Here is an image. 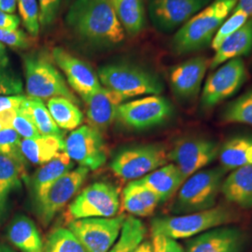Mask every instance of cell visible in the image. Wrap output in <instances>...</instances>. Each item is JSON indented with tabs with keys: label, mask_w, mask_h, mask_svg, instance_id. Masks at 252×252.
<instances>
[{
	"label": "cell",
	"mask_w": 252,
	"mask_h": 252,
	"mask_svg": "<svg viewBox=\"0 0 252 252\" xmlns=\"http://www.w3.org/2000/svg\"><path fill=\"white\" fill-rule=\"evenodd\" d=\"M23 63L28 97L40 100L63 97L76 105L80 104L56 68L52 54L44 50H35L23 55Z\"/></svg>",
	"instance_id": "3"
},
{
	"label": "cell",
	"mask_w": 252,
	"mask_h": 252,
	"mask_svg": "<svg viewBox=\"0 0 252 252\" xmlns=\"http://www.w3.org/2000/svg\"><path fill=\"white\" fill-rule=\"evenodd\" d=\"M33 38L22 29H1L0 43L13 49L27 50L33 46Z\"/></svg>",
	"instance_id": "39"
},
{
	"label": "cell",
	"mask_w": 252,
	"mask_h": 252,
	"mask_svg": "<svg viewBox=\"0 0 252 252\" xmlns=\"http://www.w3.org/2000/svg\"><path fill=\"white\" fill-rule=\"evenodd\" d=\"M63 137L54 135H39L36 138L22 140V152L26 159L36 164L50 162L63 152Z\"/></svg>",
	"instance_id": "27"
},
{
	"label": "cell",
	"mask_w": 252,
	"mask_h": 252,
	"mask_svg": "<svg viewBox=\"0 0 252 252\" xmlns=\"http://www.w3.org/2000/svg\"><path fill=\"white\" fill-rule=\"evenodd\" d=\"M52 57L63 71L67 83L86 101L102 87L97 74L90 64L61 47H54Z\"/></svg>",
	"instance_id": "16"
},
{
	"label": "cell",
	"mask_w": 252,
	"mask_h": 252,
	"mask_svg": "<svg viewBox=\"0 0 252 252\" xmlns=\"http://www.w3.org/2000/svg\"><path fill=\"white\" fill-rule=\"evenodd\" d=\"M120 207L117 188L108 182H95L83 189L68 207L74 220L112 218Z\"/></svg>",
	"instance_id": "10"
},
{
	"label": "cell",
	"mask_w": 252,
	"mask_h": 252,
	"mask_svg": "<svg viewBox=\"0 0 252 252\" xmlns=\"http://www.w3.org/2000/svg\"><path fill=\"white\" fill-rule=\"evenodd\" d=\"M133 252H153V245L149 241H142Z\"/></svg>",
	"instance_id": "48"
},
{
	"label": "cell",
	"mask_w": 252,
	"mask_h": 252,
	"mask_svg": "<svg viewBox=\"0 0 252 252\" xmlns=\"http://www.w3.org/2000/svg\"><path fill=\"white\" fill-rule=\"evenodd\" d=\"M235 220L234 212L222 206L210 209L173 217L153 219L151 224L153 235L162 234L174 240L189 238L208 230L230 224Z\"/></svg>",
	"instance_id": "5"
},
{
	"label": "cell",
	"mask_w": 252,
	"mask_h": 252,
	"mask_svg": "<svg viewBox=\"0 0 252 252\" xmlns=\"http://www.w3.org/2000/svg\"><path fill=\"white\" fill-rule=\"evenodd\" d=\"M0 130H1V125H0Z\"/></svg>",
	"instance_id": "51"
},
{
	"label": "cell",
	"mask_w": 252,
	"mask_h": 252,
	"mask_svg": "<svg viewBox=\"0 0 252 252\" xmlns=\"http://www.w3.org/2000/svg\"><path fill=\"white\" fill-rule=\"evenodd\" d=\"M16 111L17 109H9L0 112L1 128H12V123L16 116Z\"/></svg>",
	"instance_id": "45"
},
{
	"label": "cell",
	"mask_w": 252,
	"mask_h": 252,
	"mask_svg": "<svg viewBox=\"0 0 252 252\" xmlns=\"http://www.w3.org/2000/svg\"><path fill=\"white\" fill-rule=\"evenodd\" d=\"M21 19L15 14H9L0 9V28L1 29H17Z\"/></svg>",
	"instance_id": "44"
},
{
	"label": "cell",
	"mask_w": 252,
	"mask_h": 252,
	"mask_svg": "<svg viewBox=\"0 0 252 252\" xmlns=\"http://www.w3.org/2000/svg\"><path fill=\"white\" fill-rule=\"evenodd\" d=\"M116 16L126 31L131 36H137L146 26L144 0H111Z\"/></svg>",
	"instance_id": "28"
},
{
	"label": "cell",
	"mask_w": 252,
	"mask_h": 252,
	"mask_svg": "<svg viewBox=\"0 0 252 252\" xmlns=\"http://www.w3.org/2000/svg\"><path fill=\"white\" fill-rule=\"evenodd\" d=\"M236 3L237 0H212L176 32L171 40L172 52L187 55L210 45Z\"/></svg>",
	"instance_id": "2"
},
{
	"label": "cell",
	"mask_w": 252,
	"mask_h": 252,
	"mask_svg": "<svg viewBox=\"0 0 252 252\" xmlns=\"http://www.w3.org/2000/svg\"><path fill=\"white\" fill-rule=\"evenodd\" d=\"M26 169L9 158L0 155V220L7 212L9 195L21 188Z\"/></svg>",
	"instance_id": "29"
},
{
	"label": "cell",
	"mask_w": 252,
	"mask_h": 252,
	"mask_svg": "<svg viewBox=\"0 0 252 252\" xmlns=\"http://www.w3.org/2000/svg\"><path fill=\"white\" fill-rule=\"evenodd\" d=\"M21 108L31 118L40 135L63 137L62 130L54 123V119L42 100L27 96Z\"/></svg>",
	"instance_id": "31"
},
{
	"label": "cell",
	"mask_w": 252,
	"mask_h": 252,
	"mask_svg": "<svg viewBox=\"0 0 252 252\" xmlns=\"http://www.w3.org/2000/svg\"><path fill=\"white\" fill-rule=\"evenodd\" d=\"M167 160L168 154L162 145H138L118 153L110 168L122 180H140L166 164Z\"/></svg>",
	"instance_id": "7"
},
{
	"label": "cell",
	"mask_w": 252,
	"mask_h": 252,
	"mask_svg": "<svg viewBox=\"0 0 252 252\" xmlns=\"http://www.w3.org/2000/svg\"><path fill=\"white\" fill-rule=\"evenodd\" d=\"M17 7L20 18L27 33L32 37H36L40 30L37 0H17Z\"/></svg>",
	"instance_id": "37"
},
{
	"label": "cell",
	"mask_w": 252,
	"mask_h": 252,
	"mask_svg": "<svg viewBox=\"0 0 252 252\" xmlns=\"http://www.w3.org/2000/svg\"><path fill=\"white\" fill-rule=\"evenodd\" d=\"M147 229L143 222L134 217L126 218L120 237L108 252H133L144 240Z\"/></svg>",
	"instance_id": "32"
},
{
	"label": "cell",
	"mask_w": 252,
	"mask_h": 252,
	"mask_svg": "<svg viewBox=\"0 0 252 252\" xmlns=\"http://www.w3.org/2000/svg\"><path fill=\"white\" fill-rule=\"evenodd\" d=\"M65 1H66V2H70V1H74V0H65Z\"/></svg>",
	"instance_id": "50"
},
{
	"label": "cell",
	"mask_w": 252,
	"mask_h": 252,
	"mask_svg": "<svg viewBox=\"0 0 252 252\" xmlns=\"http://www.w3.org/2000/svg\"><path fill=\"white\" fill-rule=\"evenodd\" d=\"M0 252H15L5 244L0 243Z\"/></svg>",
	"instance_id": "49"
},
{
	"label": "cell",
	"mask_w": 252,
	"mask_h": 252,
	"mask_svg": "<svg viewBox=\"0 0 252 252\" xmlns=\"http://www.w3.org/2000/svg\"><path fill=\"white\" fill-rule=\"evenodd\" d=\"M252 51V18H251L233 35L227 37L217 49L216 53L209 63V67L216 69L230 60L249 55Z\"/></svg>",
	"instance_id": "20"
},
{
	"label": "cell",
	"mask_w": 252,
	"mask_h": 252,
	"mask_svg": "<svg viewBox=\"0 0 252 252\" xmlns=\"http://www.w3.org/2000/svg\"><path fill=\"white\" fill-rule=\"evenodd\" d=\"M208 65L205 56H195L174 65L169 71V81L175 95L184 101L196 98Z\"/></svg>",
	"instance_id": "17"
},
{
	"label": "cell",
	"mask_w": 252,
	"mask_h": 252,
	"mask_svg": "<svg viewBox=\"0 0 252 252\" xmlns=\"http://www.w3.org/2000/svg\"><path fill=\"white\" fill-rule=\"evenodd\" d=\"M219 152L220 146L214 140L196 137L184 138L175 144L168 154V159L173 161L186 180L215 161Z\"/></svg>",
	"instance_id": "12"
},
{
	"label": "cell",
	"mask_w": 252,
	"mask_h": 252,
	"mask_svg": "<svg viewBox=\"0 0 252 252\" xmlns=\"http://www.w3.org/2000/svg\"><path fill=\"white\" fill-rule=\"evenodd\" d=\"M101 85L126 100L140 95H159L163 91L160 78L144 66L127 61L104 64L97 73Z\"/></svg>",
	"instance_id": "4"
},
{
	"label": "cell",
	"mask_w": 252,
	"mask_h": 252,
	"mask_svg": "<svg viewBox=\"0 0 252 252\" xmlns=\"http://www.w3.org/2000/svg\"><path fill=\"white\" fill-rule=\"evenodd\" d=\"M39 9V25L48 28L54 25L61 8L62 0H37Z\"/></svg>",
	"instance_id": "41"
},
{
	"label": "cell",
	"mask_w": 252,
	"mask_h": 252,
	"mask_svg": "<svg viewBox=\"0 0 252 252\" xmlns=\"http://www.w3.org/2000/svg\"><path fill=\"white\" fill-rule=\"evenodd\" d=\"M23 89V81L11 65L6 46L0 43V94H21Z\"/></svg>",
	"instance_id": "33"
},
{
	"label": "cell",
	"mask_w": 252,
	"mask_h": 252,
	"mask_svg": "<svg viewBox=\"0 0 252 252\" xmlns=\"http://www.w3.org/2000/svg\"><path fill=\"white\" fill-rule=\"evenodd\" d=\"M139 181L153 191L162 203L176 193L185 180L178 167L174 163H170L151 172Z\"/></svg>",
	"instance_id": "23"
},
{
	"label": "cell",
	"mask_w": 252,
	"mask_h": 252,
	"mask_svg": "<svg viewBox=\"0 0 252 252\" xmlns=\"http://www.w3.org/2000/svg\"><path fill=\"white\" fill-rule=\"evenodd\" d=\"M125 215L112 218H88L75 220L68 229L87 252H108L114 246L126 221Z\"/></svg>",
	"instance_id": "9"
},
{
	"label": "cell",
	"mask_w": 252,
	"mask_h": 252,
	"mask_svg": "<svg viewBox=\"0 0 252 252\" xmlns=\"http://www.w3.org/2000/svg\"><path fill=\"white\" fill-rule=\"evenodd\" d=\"M27 96L23 94L2 95L0 94V112L9 109H18L26 101Z\"/></svg>",
	"instance_id": "43"
},
{
	"label": "cell",
	"mask_w": 252,
	"mask_h": 252,
	"mask_svg": "<svg viewBox=\"0 0 252 252\" xmlns=\"http://www.w3.org/2000/svg\"><path fill=\"white\" fill-rule=\"evenodd\" d=\"M63 152L82 167L96 170L107 161L106 147L99 131L92 126L75 129L64 140Z\"/></svg>",
	"instance_id": "14"
},
{
	"label": "cell",
	"mask_w": 252,
	"mask_h": 252,
	"mask_svg": "<svg viewBox=\"0 0 252 252\" xmlns=\"http://www.w3.org/2000/svg\"><path fill=\"white\" fill-rule=\"evenodd\" d=\"M123 203L125 209L130 214L148 217L153 214L161 201L153 191L136 180L131 181L124 189Z\"/></svg>",
	"instance_id": "25"
},
{
	"label": "cell",
	"mask_w": 252,
	"mask_h": 252,
	"mask_svg": "<svg viewBox=\"0 0 252 252\" xmlns=\"http://www.w3.org/2000/svg\"><path fill=\"white\" fill-rule=\"evenodd\" d=\"M153 252H184L176 240L162 234L153 235Z\"/></svg>",
	"instance_id": "42"
},
{
	"label": "cell",
	"mask_w": 252,
	"mask_h": 252,
	"mask_svg": "<svg viewBox=\"0 0 252 252\" xmlns=\"http://www.w3.org/2000/svg\"><path fill=\"white\" fill-rule=\"evenodd\" d=\"M218 158L226 171L252 164V136L236 135L228 138L220 147Z\"/></svg>",
	"instance_id": "26"
},
{
	"label": "cell",
	"mask_w": 252,
	"mask_h": 252,
	"mask_svg": "<svg viewBox=\"0 0 252 252\" xmlns=\"http://www.w3.org/2000/svg\"><path fill=\"white\" fill-rule=\"evenodd\" d=\"M172 104L160 95H148L122 104L118 108L117 117L125 126L144 130L160 126L173 114Z\"/></svg>",
	"instance_id": "11"
},
{
	"label": "cell",
	"mask_w": 252,
	"mask_h": 252,
	"mask_svg": "<svg viewBox=\"0 0 252 252\" xmlns=\"http://www.w3.org/2000/svg\"><path fill=\"white\" fill-rule=\"evenodd\" d=\"M44 252H87L77 238L67 228H56L49 235Z\"/></svg>",
	"instance_id": "35"
},
{
	"label": "cell",
	"mask_w": 252,
	"mask_h": 252,
	"mask_svg": "<svg viewBox=\"0 0 252 252\" xmlns=\"http://www.w3.org/2000/svg\"><path fill=\"white\" fill-rule=\"evenodd\" d=\"M250 17L241 10L233 9V13L229 18L223 22V24L219 28L215 36L212 39L211 47L216 51L220 45L225 40L227 37L233 35L240 27L246 24Z\"/></svg>",
	"instance_id": "38"
},
{
	"label": "cell",
	"mask_w": 252,
	"mask_h": 252,
	"mask_svg": "<svg viewBox=\"0 0 252 252\" xmlns=\"http://www.w3.org/2000/svg\"><path fill=\"white\" fill-rule=\"evenodd\" d=\"M234 9L241 10L252 18V0H237Z\"/></svg>",
	"instance_id": "46"
},
{
	"label": "cell",
	"mask_w": 252,
	"mask_h": 252,
	"mask_svg": "<svg viewBox=\"0 0 252 252\" xmlns=\"http://www.w3.org/2000/svg\"><path fill=\"white\" fill-rule=\"evenodd\" d=\"M212 0H148L149 16L153 27L162 33L180 28Z\"/></svg>",
	"instance_id": "13"
},
{
	"label": "cell",
	"mask_w": 252,
	"mask_h": 252,
	"mask_svg": "<svg viewBox=\"0 0 252 252\" xmlns=\"http://www.w3.org/2000/svg\"><path fill=\"white\" fill-rule=\"evenodd\" d=\"M0 155H3L26 169L27 160L22 152L21 136L13 128L0 130Z\"/></svg>",
	"instance_id": "36"
},
{
	"label": "cell",
	"mask_w": 252,
	"mask_h": 252,
	"mask_svg": "<svg viewBox=\"0 0 252 252\" xmlns=\"http://www.w3.org/2000/svg\"><path fill=\"white\" fill-rule=\"evenodd\" d=\"M17 8V0H0V9L3 11L14 14Z\"/></svg>",
	"instance_id": "47"
},
{
	"label": "cell",
	"mask_w": 252,
	"mask_h": 252,
	"mask_svg": "<svg viewBox=\"0 0 252 252\" xmlns=\"http://www.w3.org/2000/svg\"><path fill=\"white\" fill-rule=\"evenodd\" d=\"M246 234L236 227H218L196 235L187 244L186 252H241Z\"/></svg>",
	"instance_id": "18"
},
{
	"label": "cell",
	"mask_w": 252,
	"mask_h": 252,
	"mask_svg": "<svg viewBox=\"0 0 252 252\" xmlns=\"http://www.w3.org/2000/svg\"><path fill=\"white\" fill-rule=\"evenodd\" d=\"M220 192L232 204L242 208L252 207V164L231 172L224 178Z\"/></svg>",
	"instance_id": "21"
},
{
	"label": "cell",
	"mask_w": 252,
	"mask_h": 252,
	"mask_svg": "<svg viewBox=\"0 0 252 252\" xmlns=\"http://www.w3.org/2000/svg\"><path fill=\"white\" fill-rule=\"evenodd\" d=\"M226 172L223 167L219 166L191 175L180 186L172 211L183 215L216 207Z\"/></svg>",
	"instance_id": "6"
},
{
	"label": "cell",
	"mask_w": 252,
	"mask_h": 252,
	"mask_svg": "<svg viewBox=\"0 0 252 252\" xmlns=\"http://www.w3.org/2000/svg\"><path fill=\"white\" fill-rule=\"evenodd\" d=\"M49 109L54 123L60 129L75 130L83 122V114L78 105L63 97H54L48 100Z\"/></svg>",
	"instance_id": "30"
},
{
	"label": "cell",
	"mask_w": 252,
	"mask_h": 252,
	"mask_svg": "<svg viewBox=\"0 0 252 252\" xmlns=\"http://www.w3.org/2000/svg\"><path fill=\"white\" fill-rule=\"evenodd\" d=\"M12 128L18 133L20 136L26 139L36 138L41 135L36 129L34 123L32 122L31 118L29 117V115L21 107L16 111V116L12 123Z\"/></svg>",
	"instance_id": "40"
},
{
	"label": "cell",
	"mask_w": 252,
	"mask_h": 252,
	"mask_svg": "<svg viewBox=\"0 0 252 252\" xmlns=\"http://www.w3.org/2000/svg\"><path fill=\"white\" fill-rule=\"evenodd\" d=\"M73 166L74 162L72 160L63 152L38 168L32 180V192L35 204L45 195L54 182L67 172L71 171Z\"/></svg>",
	"instance_id": "22"
},
{
	"label": "cell",
	"mask_w": 252,
	"mask_h": 252,
	"mask_svg": "<svg viewBox=\"0 0 252 252\" xmlns=\"http://www.w3.org/2000/svg\"><path fill=\"white\" fill-rule=\"evenodd\" d=\"M248 78V70L242 58H235L211 73L202 89L201 106L205 109L216 107L240 90Z\"/></svg>",
	"instance_id": "8"
},
{
	"label": "cell",
	"mask_w": 252,
	"mask_h": 252,
	"mask_svg": "<svg viewBox=\"0 0 252 252\" xmlns=\"http://www.w3.org/2000/svg\"><path fill=\"white\" fill-rule=\"evenodd\" d=\"M8 238L22 252H44V246L38 229L28 217L14 218L8 228Z\"/></svg>",
	"instance_id": "24"
},
{
	"label": "cell",
	"mask_w": 252,
	"mask_h": 252,
	"mask_svg": "<svg viewBox=\"0 0 252 252\" xmlns=\"http://www.w3.org/2000/svg\"><path fill=\"white\" fill-rule=\"evenodd\" d=\"M64 21L74 36L94 49H113L126 40L111 0H74Z\"/></svg>",
	"instance_id": "1"
},
{
	"label": "cell",
	"mask_w": 252,
	"mask_h": 252,
	"mask_svg": "<svg viewBox=\"0 0 252 252\" xmlns=\"http://www.w3.org/2000/svg\"><path fill=\"white\" fill-rule=\"evenodd\" d=\"M221 119L228 124L252 126V89L230 102L223 109Z\"/></svg>",
	"instance_id": "34"
},
{
	"label": "cell",
	"mask_w": 252,
	"mask_h": 252,
	"mask_svg": "<svg viewBox=\"0 0 252 252\" xmlns=\"http://www.w3.org/2000/svg\"><path fill=\"white\" fill-rule=\"evenodd\" d=\"M126 98L113 91L101 87L85 102L88 121L97 131L106 130L117 117L118 108Z\"/></svg>",
	"instance_id": "19"
},
{
	"label": "cell",
	"mask_w": 252,
	"mask_h": 252,
	"mask_svg": "<svg viewBox=\"0 0 252 252\" xmlns=\"http://www.w3.org/2000/svg\"><path fill=\"white\" fill-rule=\"evenodd\" d=\"M89 169L80 166L67 172L48 189L45 195L36 205V214L40 221L47 225L81 189Z\"/></svg>",
	"instance_id": "15"
}]
</instances>
